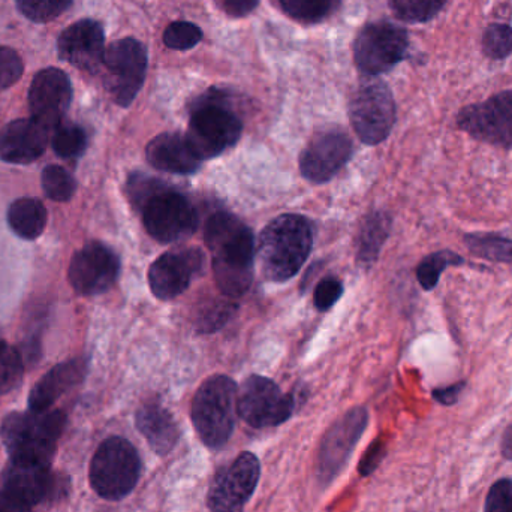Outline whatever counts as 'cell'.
Here are the masks:
<instances>
[{"instance_id": "obj_1", "label": "cell", "mask_w": 512, "mask_h": 512, "mask_svg": "<svg viewBox=\"0 0 512 512\" xmlns=\"http://www.w3.org/2000/svg\"><path fill=\"white\" fill-rule=\"evenodd\" d=\"M204 240L212 254L213 273L221 292L230 298L248 292L256 255L252 231L231 213L219 212L207 221Z\"/></svg>"}, {"instance_id": "obj_2", "label": "cell", "mask_w": 512, "mask_h": 512, "mask_svg": "<svg viewBox=\"0 0 512 512\" xmlns=\"http://www.w3.org/2000/svg\"><path fill=\"white\" fill-rule=\"evenodd\" d=\"M313 245L312 225L304 216L282 215L262 230L256 246L262 276L285 282L300 271Z\"/></svg>"}, {"instance_id": "obj_3", "label": "cell", "mask_w": 512, "mask_h": 512, "mask_svg": "<svg viewBox=\"0 0 512 512\" xmlns=\"http://www.w3.org/2000/svg\"><path fill=\"white\" fill-rule=\"evenodd\" d=\"M66 417L60 411L14 412L2 424V439L11 463L47 466L65 429Z\"/></svg>"}, {"instance_id": "obj_4", "label": "cell", "mask_w": 512, "mask_h": 512, "mask_svg": "<svg viewBox=\"0 0 512 512\" xmlns=\"http://www.w3.org/2000/svg\"><path fill=\"white\" fill-rule=\"evenodd\" d=\"M236 382L225 375L206 379L192 400V423L201 442L212 450H219L230 441L236 427Z\"/></svg>"}, {"instance_id": "obj_5", "label": "cell", "mask_w": 512, "mask_h": 512, "mask_svg": "<svg viewBox=\"0 0 512 512\" xmlns=\"http://www.w3.org/2000/svg\"><path fill=\"white\" fill-rule=\"evenodd\" d=\"M141 477V459L128 439H105L93 454L89 478L96 495L105 501H122L131 495Z\"/></svg>"}, {"instance_id": "obj_6", "label": "cell", "mask_w": 512, "mask_h": 512, "mask_svg": "<svg viewBox=\"0 0 512 512\" xmlns=\"http://www.w3.org/2000/svg\"><path fill=\"white\" fill-rule=\"evenodd\" d=\"M349 119L363 143L376 146L387 140L396 122V102L390 87L379 80L361 83L349 102Z\"/></svg>"}, {"instance_id": "obj_7", "label": "cell", "mask_w": 512, "mask_h": 512, "mask_svg": "<svg viewBox=\"0 0 512 512\" xmlns=\"http://www.w3.org/2000/svg\"><path fill=\"white\" fill-rule=\"evenodd\" d=\"M105 87L120 107H129L146 81L147 50L134 38L114 41L105 50Z\"/></svg>"}, {"instance_id": "obj_8", "label": "cell", "mask_w": 512, "mask_h": 512, "mask_svg": "<svg viewBox=\"0 0 512 512\" xmlns=\"http://www.w3.org/2000/svg\"><path fill=\"white\" fill-rule=\"evenodd\" d=\"M242 132V120L234 111L207 98L195 107L186 135L201 158L210 159L236 146Z\"/></svg>"}, {"instance_id": "obj_9", "label": "cell", "mask_w": 512, "mask_h": 512, "mask_svg": "<svg viewBox=\"0 0 512 512\" xmlns=\"http://www.w3.org/2000/svg\"><path fill=\"white\" fill-rule=\"evenodd\" d=\"M140 210L147 233L159 243L183 242L197 228L194 206L167 186L155 192Z\"/></svg>"}, {"instance_id": "obj_10", "label": "cell", "mask_w": 512, "mask_h": 512, "mask_svg": "<svg viewBox=\"0 0 512 512\" xmlns=\"http://www.w3.org/2000/svg\"><path fill=\"white\" fill-rule=\"evenodd\" d=\"M408 47V33L403 27L388 21L367 24L354 42L355 65L363 74L375 77L402 62Z\"/></svg>"}, {"instance_id": "obj_11", "label": "cell", "mask_w": 512, "mask_h": 512, "mask_svg": "<svg viewBox=\"0 0 512 512\" xmlns=\"http://www.w3.org/2000/svg\"><path fill=\"white\" fill-rule=\"evenodd\" d=\"M367 424V409L358 406L346 412L327 430L319 445L316 459V477L322 486H330L343 471Z\"/></svg>"}, {"instance_id": "obj_12", "label": "cell", "mask_w": 512, "mask_h": 512, "mask_svg": "<svg viewBox=\"0 0 512 512\" xmlns=\"http://www.w3.org/2000/svg\"><path fill=\"white\" fill-rule=\"evenodd\" d=\"M237 412L254 429L280 426L294 412V397L282 393L271 379L252 375L240 388Z\"/></svg>"}, {"instance_id": "obj_13", "label": "cell", "mask_w": 512, "mask_h": 512, "mask_svg": "<svg viewBox=\"0 0 512 512\" xmlns=\"http://www.w3.org/2000/svg\"><path fill=\"white\" fill-rule=\"evenodd\" d=\"M457 126L475 140L492 146L512 147V90L498 93L480 104L468 105L457 114Z\"/></svg>"}, {"instance_id": "obj_14", "label": "cell", "mask_w": 512, "mask_h": 512, "mask_svg": "<svg viewBox=\"0 0 512 512\" xmlns=\"http://www.w3.org/2000/svg\"><path fill=\"white\" fill-rule=\"evenodd\" d=\"M261 477V465L255 454L242 453L225 466L210 484L207 505L212 512H243L254 496Z\"/></svg>"}, {"instance_id": "obj_15", "label": "cell", "mask_w": 512, "mask_h": 512, "mask_svg": "<svg viewBox=\"0 0 512 512\" xmlns=\"http://www.w3.org/2000/svg\"><path fill=\"white\" fill-rule=\"evenodd\" d=\"M120 273L119 256L102 243H89L74 255L68 277L72 288L81 295L107 292Z\"/></svg>"}, {"instance_id": "obj_16", "label": "cell", "mask_w": 512, "mask_h": 512, "mask_svg": "<svg viewBox=\"0 0 512 512\" xmlns=\"http://www.w3.org/2000/svg\"><path fill=\"white\" fill-rule=\"evenodd\" d=\"M352 141L339 129L319 132L304 147L300 155V171L312 183H325L333 179L349 161Z\"/></svg>"}, {"instance_id": "obj_17", "label": "cell", "mask_w": 512, "mask_h": 512, "mask_svg": "<svg viewBox=\"0 0 512 512\" xmlns=\"http://www.w3.org/2000/svg\"><path fill=\"white\" fill-rule=\"evenodd\" d=\"M204 255L200 249L177 248L159 256L149 268V285L159 300H173L191 285L200 273Z\"/></svg>"}, {"instance_id": "obj_18", "label": "cell", "mask_w": 512, "mask_h": 512, "mask_svg": "<svg viewBox=\"0 0 512 512\" xmlns=\"http://www.w3.org/2000/svg\"><path fill=\"white\" fill-rule=\"evenodd\" d=\"M72 101V84L68 75L57 68L39 71L29 89L32 119L48 126L51 131L62 123Z\"/></svg>"}, {"instance_id": "obj_19", "label": "cell", "mask_w": 512, "mask_h": 512, "mask_svg": "<svg viewBox=\"0 0 512 512\" xmlns=\"http://www.w3.org/2000/svg\"><path fill=\"white\" fill-rule=\"evenodd\" d=\"M60 59L81 71H98L104 62L105 36L101 23L80 20L60 33L57 39Z\"/></svg>"}, {"instance_id": "obj_20", "label": "cell", "mask_w": 512, "mask_h": 512, "mask_svg": "<svg viewBox=\"0 0 512 512\" xmlns=\"http://www.w3.org/2000/svg\"><path fill=\"white\" fill-rule=\"evenodd\" d=\"M51 129L35 119L8 123L0 131V159L8 164H30L44 153Z\"/></svg>"}, {"instance_id": "obj_21", "label": "cell", "mask_w": 512, "mask_h": 512, "mask_svg": "<svg viewBox=\"0 0 512 512\" xmlns=\"http://www.w3.org/2000/svg\"><path fill=\"white\" fill-rule=\"evenodd\" d=\"M146 158L155 170L164 173L194 174L200 170L204 159L189 141L188 135L165 132L153 138L146 147Z\"/></svg>"}, {"instance_id": "obj_22", "label": "cell", "mask_w": 512, "mask_h": 512, "mask_svg": "<svg viewBox=\"0 0 512 512\" xmlns=\"http://www.w3.org/2000/svg\"><path fill=\"white\" fill-rule=\"evenodd\" d=\"M65 480L51 474L47 466L11 463L6 472L5 490L29 505H36L47 498H59L60 492H66L68 484L62 486Z\"/></svg>"}, {"instance_id": "obj_23", "label": "cell", "mask_w": 512, "mask_h": 512, "mask_svg": "<svg viewBox=\"0 0 512 512\" xmlns=\"http://www.w3.org/2000/svg\"><path fill=\"white\" fill-rule=\"evenodd\" d=\"M87 364L83 358L57 364L45 373L29 394V408L33 412L48 411L66 391L80 384L86 375Z\"/></svg>"}, {"instance_id": "obj_24", "label": "cell", "mask_w": 512, "mask_h": 512, "mask_svg": "<svg viewBox=\"0 0 512 512\" xmlns=\"http://www.w3.org/2000/svg\"><path fill=\"white\" fill-rule=\"evenodd\" d=\"M135 424L158 456H167L180 439V429L173 415L159 403H146L138 409Z\"/></svg>"}, {"instance_id": "obj_25", "label": "cell", "mask_w": 512, "mask_h": 512, "mask_svg": "<svg viewBox=\"0 0 512 512\" xmlns=\"http://www.w3.org/2000/svg\"><path fill=\"white\" fill-rule=\"evenodd\" d=\"M8 225L20 239H38L47 225V210L41 201L20 198L9 206Z\"/></svg>"}, {"instance_id": "obj_26", "label": "cell", "mask_w": 512, "mask_h": 512, "mask_svg": "<svg viewBox=\"0 0 512 512\" xmlns=\"http://www.w3.org/2000/svg\"><path fill=\"white\" fill-rule=\"evenodd\" d=\"M391 219L387 213L375 212L364 221L358 237V261L363 265H372L378 258L388 234Z\"/></svg>"}, {"instance_id": "obj_27", "label": "cell", "mask_w": 512, "mask_h": 512, "mask_svg": "<svg viewBox=\"0 0 512 512\" xmlns=\"http://www.w3.org/2000/svg\"><path fill=\"white\" fill-rule=\"evenodd\" d=\"M465 243L472 254L493 262H512V239L492 233L468 234Z\"/></svg>"}, {"instance_id": "obj_28", "label": "cell", "mask_w": 512, "mask_h": 512, "mask_svg": "<svg viewBox=\"0 0 512 512\" xmlns=\"http://www.w3.org/2000/svg\"><path fill=\"white\" fill-rule=\"evenodd\" d=\"M283 11L301 23H318L330 17L340 0H279Z\"/></svg>"}, {"instance_id": "obj_29", "label": "cell", "mask_w": 512, "mask_h": 512, "mask_svg": "<svg viewBox=\"0 0 512 512\" xmlns=\"http://www.w3.org/2000/svg\"><path fill=\"white\" fill-rule=\"evenodd\" d=\"M466 264V259L453 251H439L430 254L417 267V279L423 289L432 291L438 285L439 277L450 265Z\"/></svg>"}, {"instance_id": "obj_30", "label": "cell", "mask_w": 512, "mask_h": 512, "mask_svg": "<svg viewBox=\"0 0 512 512\" xmlns=\"http://www.w3.org/2000/svg\"><path fill=\"white\" fill-rule=\"evenodd\" d=\"M42 189L50 200L65 203L74 197L77 182L68 170L59 165H48L41 176Z\"/></svg>"}, {"instance_id": "obj_31", "label": "cell", "mask_w": 512, "mask_h": 512, "mask_svg": "<svg viewBox=\"0 0 512 512\" xmlns=\"http://www.w3.org/2000/svg\"><path fill=\"white\" fill-rule=\"evenodd\" d=\"M51 143H53L54 152L60 158H77L86 150V132L74 123L62 122L54 129Z\"/></svg>"}, {"instance_id": "obj_32", "label": "cell", "mask_w": 512, "mask_h": 512, "mask_svg": "<svg viewBox=\"0 0 512 512\" xmlns=\"http://www.w3.org/2000/svg\"><path fill=\"white\" fill-rule=\"evenodd\" d=\"M447 0H391L397 18L409 23H426L439 14Z\"/></svg>"}, {"instance_id": "obj_33", "label": "cell", "mask_w": 512, "mask_h": 512, "mask_svg": "<svg viewBox=\"0 0 512 512\" xmlns=\"http://www.w3.org/2000/svg\"><path fill=\"white\" fill-rule=\"evenodd\" d=\"M74 0H17V8L27 20L48 23L62 15Z\"/></svg>"}, {"instance_id": "obj_34", "label": "cell", "mask_w": 512, "mask_h": 512, "mask_svg": "<svg viewBox=\"0 0 512 512\" xmlns=\"http://www.w3.org/2000/svg\"><path fill=\"white\" fill-rule=\"evenodd\" d=\"M483 50L490 59H507L512 53V27L502 23L490 24L483 35Z\"/></svg>"}, {"instance_id": "obj_35", "label": "cell", "mask_w": 512, "mask_h": 512, "mask_svg": "<svg viewBox=\"0 0 512 512\" xmlns=\"http://www.w3.org/2000/svg\"><path fill=\"white\" fill-rule=\"evenodd\" d=\"M203 38L200 27L189 21H174L164 33V42L171 50H191Z\"/></svg>"}, {"instance_id": "obj_36", "label": "cell", "mask_w": 512, "mask_h": 512, "mask_svg": "<svg viewBox=\"0 0 512 512\" xmlns=\"http://www.w3.org/2000/svg\"><path fill=\"white\" fill-rule=\"evenodd\" d=\"M24 361L17 349L8 348L0 354V394L14 390L23 379Z\"/></svg>"}, {"instance_id": "obj_37", "label": "cell", "mask_w": 512, "mask_h": 512, "mask_svg": "<svg viewBox=\"0 0 512 512\" xmlns=\"http://www.w3.org/2000/svg\"><path fill=\"white\" fill-rule=\"evenodd\" d=\"M23 71L21 57L12 48L0 45V90L14 86L20 80Z\"/></svg>"}, {"instance_id": "obj_38", "label": "cell", "mask_w": 512, "mask_h": 512, "mask_svg": "<svg viewBox=\"0 0 512 512\" xmlns=\"http://www.w3.org/2000/svg\"><path fill=\"white\" fill-rule=\"evenodd\" d=\"M342 294L343 285L339 279L327 277V279L321 280L316 286L315 295H313L316 309L319 312H327L337 303Z\"/></svg>"}, {"instance_id": "obj_39", "label": "cell", "mask_w": 512, "mask_h": 512, "mask_svg": "<svg viewBox=\"0 0 512 512\" xmlns=\"http://www.w3.org/2000/svg\"><path fill=\"white\" fill-rule=\"evenodd\" d=\"M486 512H512V480L493 484L487 495Z\"/></svg>"}, {"instance_id": "obj_40", "label": "cell", "mask_w": 512, "mask_h": 512, "mask_svg": "<svg viewBox=\"0 0 512 512\" xmlns=\"http://www.w3.org/2000/svg\"><path fill=\"white\" fill-rule=\"evenodd\" d=\"M385 456V445L384 442L375 441L369 448H367L366 454H364L363 459H361L360 466H358V471L363 477H367V475L372 474L376 468H378L381 460L384 459Z\"/></svg>"}, {"instance_id": "obj_41", "label": "cell", "mask_w": 512, "mask_h": 512, "mask_svg": "<svg viewBox=\"0 0 512 512\" xmlns=\"http://www.w3.org/2000/svg\"><path fill=\"white\" fill-rule=\"evenodd\" d=\"M218 2L231 17H245L254 11L259 0H218Z\"/></svg>"}, {"instance_id": "obj_42", "label": "cell", "mask_w": 512, "mask_h": 512, "mask_svg": "<svg viewBox=\"0 0 512 512\" xmlns=\"http://www.w3.org/2000/svg\"><path fill=\"white\" fill-rule=\"evenodd\" d=\"M466 382H457V384L450 385L447 388H439V390L433 391V399L441 405L451 406L457 403L460 394L465 390Z\"/></svg>"}, {"instance_id": "obj_43", "label": "cell", "mask_w": 512, "mask_h": 512, "mask_svg": "<svg viewBox=\"0 0 512 512\" xmlns=\"http://www.w3.org/2000/svg\"><path fill=\"white\" fill-rule=\"evenodd\" d=\"M32 505L15 496L14 493L3 490L0 492V512H32Z\"/></svg>"}, {"instance_id": "obj_44", "label": "cell", "mask_w": 512, "mask_h": 512, "mask_svg": "<svg viewBox=\"0 0 512 512\" xmlns=\"http://www.w3.org/2000/svg\"><path fill=\"white\" fill-rule=\"evenodd\" d=\"M502 453L507 459L512 460V424L508 427L507 432H505L504 439H502Z\"/></svg>"}, {"instance_id": "obj_45", "label": "cell", "mask_w": 512, "mask_h": 512, "mask_svg": "<svg viewBox=\"0 0 512 512\" xmlns=\"http://www.w3.org/2000/svg\"><path fill=\"white\" fill-rule=\"evenodd\" d=\"M8 343L3 342V340H0V354H2L3 351H5L6 348H8Z\"/></svg>"}]
</instances>
